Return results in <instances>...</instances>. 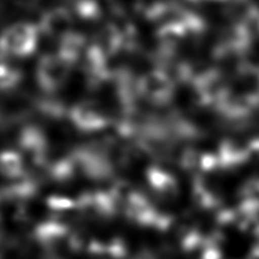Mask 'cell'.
I'll return each mask as SVG.
<instances>
[{
    "label": "cell",
    "mask_w": 259,
    "mask_h": 259,
    "mask_svg": "<svg viewBox=\"0 0 259 259\" xmlns=\"http://www.w3.org/2000/svg\"><path fill=\"white\" fill-rule=\"evenodd\" d=\"M35 41L34 31L27 25L11 27L3 36V48L11 53L24 55L33 48Z\"/></svg>",
    "instance_id": "1"
},
{
    "label": "cell",
    "mask_w": 259,
    "mask_h": 259,
    "mask_svg": "<svg viewBox=\"0 0 259 259\" xmlns=\"http://www.w3.org/2000/svg\"><path fill=\"white\" fill-rule=\"evenodd\" d=\"M35 238L45 246L54 247L68 237L67 226L58 222H45L35 229Z\"/></svg>",
    "instance_id": "2"
},
{
    "label": "cell",
    "mask_w": 259,
    "mask_h": 259,
    "mask_svg": "<svg viewBox=\"0 0 259 259\" xmlns=\"http://www.w3.org/2000/svg\"><path fill=\"white\" fill-rule=\"evenodd\" d=\"M66 73V66L65 64L56 58H49L42 64V80L48 84H55L59 83Z\"/></svg>",
    "instance_id": "3"
},
{
    "label": "cell",
    "mask_w": 259,
    "mask_h": 259,
    "mask_svg": "<svg viewBox=\"0 0 259 259\" xmlns=\"http://www.w3.org/2000/svg\"><path fill=\"white\" fill-rule=\"evenodd\" d=\"M21 159L15 154L0 156V172L6 177H17L21 173Z\"/></svg>",
    "instance_id": "4"
},
{
    "label": "cell",
    "mask_w": 259,
    "mask_h": 259,
    "mask_svg": "<svg viewBox=\"0 0 259 259\" xmlns=\"http://www.w3.org/2000/svg\"><path fill=\"white\" fill-rule=\"evenodd\" d=\"M75 119L80 125L84 127H96L101 122L98 115L95 113V110L84 107V106L76 110Z\"/></svg>",
    "instance_id": "5"
},
{
    "label": "cell",
    "mask_w": 259,
    "mask_h": 259,
    "mask_svg": "<svg viewBox=\"0 0 259 259\" xmlns=\"http://www.w3.org/2000/svg\"><path fill=\"white\" fill-rule=\"evenodd\" d=\"M48 206L52 208L53 210L56 211H65L71 210L75 207V202L72 201L68 198H62V197H52L48 201Z\"/></svg>",
    "instance_id": "6"
},
{
    "label": "cell",
    "mask_w": 259,
    "mask_h": 259,
    "mask_svg": "<svg viewBox=\"0 0 259 259\" xmlns=\"http://www.w3.org/2000/svg\"><path fill=\"white\" fill-rule=\"evenodd\" d=\"M3 229H4V222H3L2 215H0V239L3 237Z\"/></svg>",
    "instance_id": "7"
}]
</instances>
